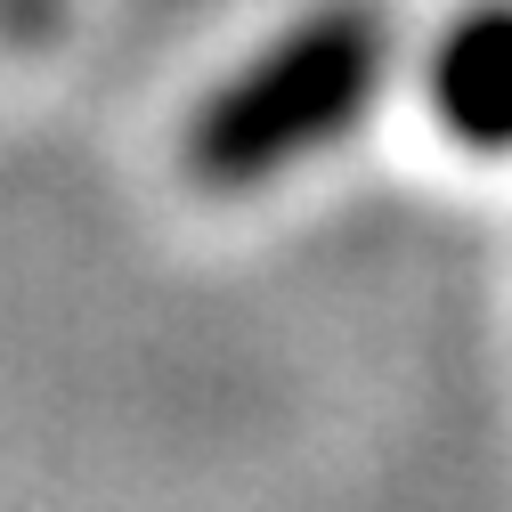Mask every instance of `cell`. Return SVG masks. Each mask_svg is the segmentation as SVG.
Returning a JSON list of instances; mask_svg holds the SVG:
<instances>
[{
  "label": "cell",
  "instance_id": "1",
  "mask_svg": "<svg viewBox=\"0 0 512 512\" xmlns=\"http://www.w3.org/2000/svg\"><path fill=\"white\" fill-rule=\"evenodd\" d=\"M391 82V17L374 0H326L261 41L187 114L179 163L212 196H252L293 163L342 147Z\"/></svg>",
  "mask_w": 512,
  "mask_h": 512
},
{
  "label": "cell",
  "instance_id": "2",
  "mask_svg": "<svg viewBox=\"0 0 512 512\" xmlns=\"http://www.w3.org/2000/svg\"><path fill=\"white\" fill-rule=\"evenodd\" d=\"M423 106L464 155H512V0H480L431 41Z\"/></svg>",
  "mask_w": 512,
  "mask_h": 512
}]
</instances>
